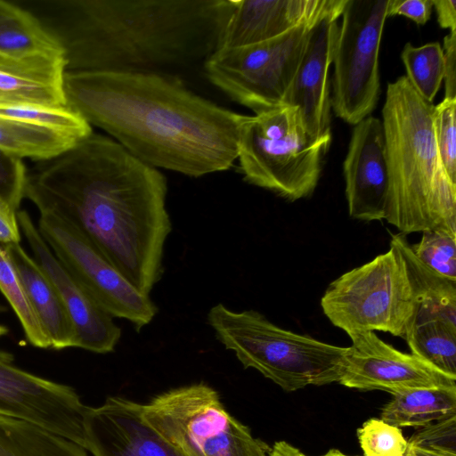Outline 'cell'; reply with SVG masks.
Instances as JSON below:
<instances>
[{"label": "cell", "mask_w": 456, "mask_h": 456, "mask_svg": "<svg viewBox=\"0 0 456 456\" xmlns=\"http://www.w3.org/2000/svg\"><path fill=\"white\" fill-rule=\"evenodd\" d=\"M363 456H404L408 441L400 428L371 418L356 431Z\"/></svg>", "instance_id": "4dcf8cb0"}, {"label": "cell", "mask_w": 456, "mask_h": 456, "mask_svg": "<svg viewBox=\"0 0 456 456\" xmlns=\"http://www.w3.org/2000/svg\"><path fill=\"white\" fill-rule=\"evenodd\" d=\"M146 420L186 456H269L271 447L232 417L204 384L174 388L142 404Z\"/></svg>", "instance_id": "ba28073f"}, {"label": "cell", "mask_w": 456, "mask_h": 456, "mask_svg": "<svg viewBox=\"0 0 456 456\" xmlns=\"http://www.w3.org/2000/svg\"><path fill=\"white\" fill-rule=\"evenodd\" d=\"M437 15V22L442 28L456 32V1L432 0Z\"/></svg>", "instance_id": "74e56055"}, {"label": "cell", "mask_w": 456, "mask_h": 456, "mask_svg": "<svg viewBox=\"0 0 456 456\" xmlns=\"http://www.w3.org/2000/svg\"><path fill=\"white\" fill-rule=\"evenodd\" d=\"M405 264L412 288L419 298L416 321L439 318L456 324V281L448 279L423 264L413 253L406 235H391Z\"/></svg>", "instance_id": "44dd1931"}, {"label": "cell", "mask_w": 456, "mask_h": 456, "mask_svg": "<svg viewBox=\"0 0 456 456\" xmlns=\"http://www.w3.org/2000/svg\"><path fill=\"white\" fill-rule=\"evenodd\" d=\"M66 69L61 56L0 55V102L65 107Z\"/></svg>", "instance_id": "d6986e66"}, {"label": "cell", "mask_w": 456, "mask_h": 456, "mask_svg": "<svg viewBox=\"0 0 456 456\" xmlns=\"http://www.w3.org/2000/svg\"><path fill=\"white\" fill-rule=\"evenodd\" d=\"M0 291L15 313L29 344L37 348H51L50 340L30 305L19 274L1 244Z\"/></svg>", "instance_id": "f1b7e54d"}, {"label": "cell", "mask_w": 456, "mask_h": 456, "mask_svg": "<svg viewBox=\"0 0 456 456\" xmlns=\"http://www.w3.org/2000/svg\"><path fill=\"white\" fill-rule=\"evenodd\" d=\"M407 452L411 456H456V452L444 451V450H436V449H428L423 447H416L411 446L408 444Z\"/></svg>", "instance_id": "ab89813d"}, {"label": "cell", "mask_w": 456, "mask_h": 456, "mask_svg": "<svg viewBox=\"0 0 456 456\" xmlns=\"http://www.w3.org/2000/svg\"><path fill=\"white\" fill-rule=\"evenodd\" d=\"M0 118L53 130L77 141L93 133L86 119L69 106L0 102Z\"/></svg>", "instance_id": "4316f807"}, {"label": "cell", "mask_w": 456, "mask_h": 456, "mask_svg": "<svg viewBox=\"0 0 456 456\" xmlns=\"http://www.w3.org/2000/svg\"><path fill=\"white\" fill-rule=\"evenodd\" d=\"M87 408L70 386L28 372L0 351V416L29 422L85 448Z\"/></svg>", "instance_id": "7c38bea8"}, {"label": "cell", "mask_w": 456, "mask_h": 456, "mask_svg": "<svg viewBox=\"0 0 456 456\" xmlns=\"http://www.w3.org/2000/svg\"><path fill=\"white\" fill-rule=\"evenodd\" d=\"M84 433L93 456H186L146 420L142 404L118 396L87 408Z\"/></svg>", "instance_id": "9a60e30c"}, {"label": "cell", "mask_w": 456, "mask_h": 456, "mask_svg": "<svg viewBox=\"0 0 456 456\" xmlns=\"http://www.w3.org/2000/svg\"><path fill=\"white\" fill-rule=\"evenodd\" d=\"M208 324L216 339L286 392L338 382L346 347L284 330L256 310L235 312L223 304L210 308Z\"/></svg>", "instance_id": "5b68a950"}, {"label": "cell", "mask_w": 456, "mask_h": 456, "mask_svg": "<svg viewBox=\"0 0 456 456\" xmlns=\"http://www.w3.org/2000/svg\"><path fill=\"white\" fill-rule=\"evenodd\" d=\"M434 127L444 167L456 183V98H444L435 105Z\"/></svg>", "instance_id": "1f68e13d"}, {"label": "cell", "mask_w": 456, "mask_h": 456, "mask_svg": "<svg viewBox=\"0 0 456 456\" xmlns=\"http://www.w3.org/2000/svg\"><path fill=\"white\" fill-rule=\"evenodd\" d=\"M326 317L347 335L382 331L405 338L419 308L398 249H389L332 281L321 299Z\"/></svg>", "instance_id": "52a82bcc"}, {"label": "cell", "mask_w": 456, "mask_h": 456, "mask_svg": "<svg viewBox=\"0 0 456 456\" xmlns=\"http://www.w3.org/2000/svg\"><path fill=\"white\" fill-rule=\"evenodd\" d=\"M343 175L350 217L367 222L384 220L388 172L379 118L369 116L354 126Z\"/></svg>", "instance_id": "2e32d148"}, {"label": "cell", "mask_w": 456, "mask_h": 456, "mask_svg": "<svg viewBox=\"0 0 456 456\" xmlns=\"http://www.w3.org/2000/svg\"><path fill=\"white\" fill-rule=\"evenodd\" d=\"M322 456H349V455H346L337 449H331L328 452H326L325 454H323ZM404 456H411V455L406 452V454Z\"/></svg>", "instance_id": "60d3db41"}, {"label": "cell", "mask_w": 456, "mask_h": 456, "mask_svg": "<svg viewBox=\"0 0 456 456\" xmlns=\"http://www.w3.org/2000/svg\"><path fill=\"white\" fill-rule=\"evenodd\" d=\"M317 23H305L256 45L218 49L204 62L205 73L212 84L255 114L285 105Z\"/></svg>", "instance_id": "9c48e42d"}, {"label": "cell", "mask_w": 456, "mask_h": 456, "mask_svg": "<svg viewBox=\"0 0 456 456\" xmlns=\"http://www.w3.org/2000/svg\"><path fill=\"white\" fill-rule=\"evenodd\" d=\"M347 0H235L218 49H235L275 38L305 23L340 17Z\"/></svg>", "instance_id": "e0dca14e"}, {"label": "cell", "mask_w": 456, "mask_h": 456, "mask_svg": "<svg viewBox=\"0 0 456 456\" xmlns=\"http://www.w3.org/2000/svg\"><path fill=\"white\" fill-rule=\"evenodd\" d=\"M167 183L112 138L91 133L28 172L24 197L78 231L137 290L163 274Z\"/></svg>", "instance_id": "6da1fadb"}, {"label": "cell", "mask_w": 456, "mask_h": 456, "mask_svg": "<svg viewBox=\"0 0 456 456\" xmlns=\"http://www.w3.org/2000/svg\"><path fill=\"white\" fill-rule=\"evenodd\" d=\"M2 246L19 274L30 305L50 340L51 348L76 347L72 322L50 280L20 243Z\"/></svg>", "instance_id": "ffe728a7"}, {"label": "cell", "mask_w": 456, "mask_h": 456, "mask_svg": "<svg viewBox=\"0 0 456 456\" xmlns=\"http://www.w3.org/2000/svg\"><path fill=\"white\" fill-rule=\"evenodd\" d=\"M269 456H305L297 448L285 441L276 442L271 448Z\"/></svg>", "instance_id": "f35d334b"}, {"label": "cell", "mask_w": 456, "mask_h": 456, "mask_svg": "<svg viewBox=\"0 0 456 456\" xmlns=\"http://www.w3.org/2000/svg\"><path fill=\"white\" fill-rule=\"evenodd\" d=\"M39 214L37 229L53 255L111 317L127 320L138 331L154 319L158 307L149 295L137 290L66 221Z\"/></svg>", "instance_id": "8fae6325"}, {"label": "cell", "mask_w": 456, "mask_h": 456, "mask_svg": "<svg viewBox=\"0 0 456 456\" xmlns=\"http://www.w3.org/2000/svg\"><path fill=\"white\" fill-rule=\"evenodd\" d=\"M20 232L33 258L53 285L75 330L76 347L96 354L113 352L121 329L53 255L29 214L17 212Z\"/></svg>", "instance_id": "5bb4252c"}, {"label": "cell", "mask_w": 456, "mask_h": 456, "mask_svg": "<svg viewBox=\"0 0 456 456\" xmlns=\"http://www.w3.org/2000/svg\"><path fill=\"white\" fill-rule=\"evenodd\" d=\"M9 330L4 325L0 324V337H3L6 334H8Z\"/></svg>", "instance_id": "b9f144b4"}, {"label": "cell", "mask_w": 456, "mask_h": 456, "mask_svg": "<svg viewBox=\"0 0 456 456\" xmlns=\"http://www.w3.org/2000/svg\"><path fill=\"white\" fill-rule=\"evenodd\" d=\"M432 8V0H388L387 16H404L424 25L430 19Z\"/></svg>", "instance_id": "e575fe53"}, {"label": "cell", "mask_w": 456, "mask_h": 456, "mask_svg": "<svg viewBox=\"0 0 456 456\" xmlns=\"http://www.w3.org/2000/svg\"><path fill=\"white\" fill-rule=\"evenodd\" d=\"M434 108L405 76L388 83L381 120L388 172L385 220L404 235L456 233V183L437 149Z\"/></svg>", "instance_id": "277c9868"}, {"label": "cell", "mask_w": 456, "mask_h": 456, "mask_svg": "<svg viewBox=\"0 0 456 456\" xmlns=\"http://www.w3.org/2000/svg\"><path fill=\"white\" fill-rule=\"evenodd\" d=\"M405 77L415 91L426 101L433 102L444 77V53L439 42L421 46L406 43L401 53Z\"/></svg>", "instance_id": "83f0119b"}, {"label": "cell", "mask_w": 456, "mask_h": 456, "mask_svg": "<svg viewBox=\"0 0 456 456\" xmlns=\"http://www.w3.org/2000/svg\"><path fill=\"white\" fill-rule=\"evenodd\" d=\"M0 55L63 57V52L29 11L14 1L0 0Z\"/></svg>", "instance_id": "7402d4cb"}, {"label": "cell", "mask_w": 456, "mask_h": 456, "mask_svg": "<svg viewBox=\"0 0 456 456\" xmlns=\"http://www.w3.org/2000/svg\"><path fill=\"white\" fill-rule=\"evenodd\" d=\"M348 336L352 345L346 347L338 380L345 387L392 395L416 388H456V378L395 349L373 331Z\"/></svg>", "instance_id": "4fadbf2b"}, {"label": "cell", "mask_w": 456, "mask_h": 456, "mask_svg": "<svg viewBox=\"0 0 456 456\" xmlns=\"http://www.w3.org/2000/svg\"><path fill=\"white\" fill-rule=\"evenodd\" d=\"M411 249L433 271L456 281V233L444 230L424 231Z\"/></svg>", "instance_id": "f546056e"}, {"label": "cell", "mask_w": 456, "mask_h": 456, "mask_svg": "<svg viewBox=\"0 0 456 456\" xmlns=\"http://www.w3.org/2000/svg\"><path fill=\"white\" fill-rule=\"evenodd\" d=\"M404 339L412 354L456 378V324L439 318L417 321Z\"/></svg>", "instance_id": "d4e9b609"}, {"label": "cell", "mask_w": 456, "mask_h": 456, "mask_svg": "<svg viewBox=\"0 0 456 456\" xmlns=\"http://www.w3.org/2000/svg\"><path fill=\"white\" fill-rule=\"evenodd\" d=\"M388 0H347L338 27L331 109L350 125L370 116L380 95L379 47Z\"/></svg>", "instance_id": "30bf717a"}, {"label": "cell", "mask_w": 456, "mask_h": 456, "mask_svg": "<svg viewBox=\"0 0 456 456\" xmlns=\"http://www.w3.org/2000/svg\"><path fill=\"white\" fill-rule=\"evenodd\" d=\"M444 53V98H456V32H449L442 46Z\"/></svg>", "instance_id": "d590c367"}, {"label": "cell", "mask_w": 456, "mask_h": 456, "mask_svg": "<svg viewBox=\"0 0 456 456\" xmlns=\"http://www.w3.org/2000/svg\"><path fill=\"white\" fill-rule=\"evenodd\" d=\"M408 444L456 452V415L421 427L411 436Z\"/></svg>", "instance_id": "836d02e7"}, {"label": "cell", "mask_w": 456, "mask_h": 456, "mask_svg": "<svg viewBox=\"0 0 456 456\" xmlns=\"http://www.w3.org/2000/svg\"><path fill=\"white\" fill-rule=\"evenodd\" d=\"M27 175L22 159L0 150V201L15 211L25 198Z\"/></svg>", "instance_id": "d6a6232c"}, {"label": "cell", "mask_w": 456, "mask_h": 456, "mask_svg": "<svg viewBox=\"0 0 456 456\" xmlns=\"http://www.w3.org/2000/svg\"><path fill=\"white\" fill-rule=\"evenodd\" d=\"M331 140H314L296 107L281 105L243 116L237 159L248 183L294 202L310 197Z\"/></svg>", "instance_id": "8992f818"}, {"label": "cell", "mask_w": 456, "mask_h": 456, "mask_svg": "<svg viewBox=\"0 0 456 456\" xmlns=\"http://www.w3.org/2000/svg\"><path fill=\"white\" fill-rule=\"evenodd\" d=\"M17 212L11 207L0 201V244L20 243V229Z\"/></svg>", "instance_id": "8d00e7d4"}, {"label": "cell", "mask_w": 456, "mask_h": 456, "mask_svg": "<svg viewBox=\"0 0 456 456\" xmlns=\"http://www.w3.org/2000/svg\"><path fill=\"white\" fill-rule=\"evenodd\" d=\"M338 17L320 20L312 29L306 51L285 100L296 107L314 140H331L330 69L338 34Z\"/></svg>", "instance_id": "ac0fdd59"}, {"label": "cell", "mask_w": 456, "mask_h": 456, "mask_svg": "<svg viewBox=\"0 0 456 456\" xmlns=\"http://www.w3.org/2000/svg\"><path fill=\"white\" fill-rule=\"evenodd\" d=\"M0 456H89L76 443L29 422L0 416Z\"/></svg>", "instance_id": "cb8c5ba5"}, {"label": "cell", "mask_w": 456, "mask_h": 456, "mask_svg": "<svg viewBox=\"0 0 456 456\" xmlns=\"http://www.w3.org/2000/svg\"><path fill=\"white\" fill-rule=\"evenodd\" d=\"M59 44L69 72L152 73L204 62L235 0H19Z\"/></svg>", "instance_id": "3957f363"}, {"label": "cell", "mask_w": 456, "mask_h": 456, "mask_svg": "<svg viewBox=\"0 0 456 456\" xmlns=\"http://www.w3.org/2000/svg\"><path fill=\"white\" fill-rule=\"evenodd\" d=\"M7 311V307L4 305L0 303V313H4Z\"/></svg>", "instance_id": "7bdbcfd3"}, {"label": "cell", "mask_w": 456, "mask_h": 456, "mask_svg": "<svg viewBox=\"0 0 456 456\" xmlns=\"http://www.w3.org/2000/svg\"><path fill=\"white\" fill-rule=\"evenodd\" d=\"M67 105L155 168L199 177L237 159L244 115L222 108L169 76L69 72Z\"/></svg>", "instance_id": "7a4b0ae2"}, {"label": "cell", "mask_w": 456, "mask_h": 456, "mask_svg": "<svg viewBox=\"0 0 456 456\" xmlns=\"http://www.w3.org/2000/svg\"><path fill=\"white\" fill-rule=\"evenodd\" d=\"M77 142L53 130L0 118V150L20 159L47 160Z\"/></svg>", "instance_id": "484cf974"}, {"label": "cell", "mask_w": 456, "mask_h": 456, "mask_svg": "<svg viewBox=\"0 0 456 456\" xmlns=\"http://www.w3.org/2000/svg\"><path fill=\"white\" fill-rule=\"evenodd\" d=\"M393 395L381 419L397 428H421L456 415V388H416Z\"/></svg>", "instance_id": "603a6c76"}]
</instances>
